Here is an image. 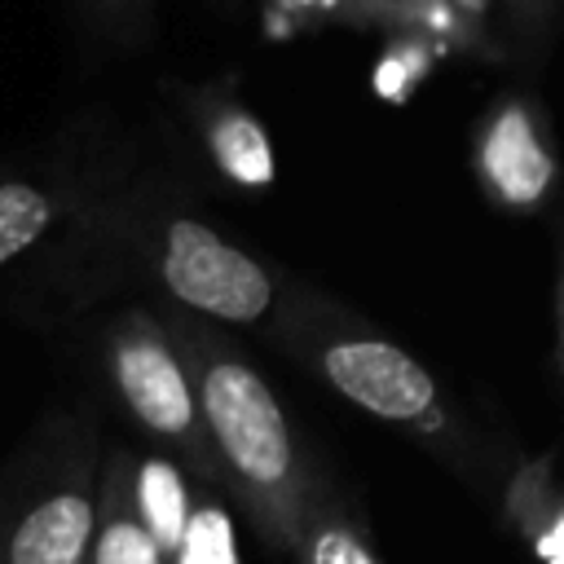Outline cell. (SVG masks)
Segmentation results:
<instances>
[{
    "mask_svg": "<svg viewBox=\"0 0 564 564\" xmlns=\"http://www.w3.org/2000/svg\"><path fill=\"white\" fill-rule=\"evenodd\" d=\"M18 282L40 313H79L137 291L154 313H185L220 330L269 326L291 286L278 264L203 216L181 167L145 150L123 181L26 256Z\"/></svg>",
    "mask_w": 564,
    "mask_h": 564,
    "instance_id": "6da1fadb",
    "label": "cell"
},
{
    "mask_svg": "<svg viewBox=\"0 0 564 564\" xmlns=\"http://www.w3.org/2000/svg\"><path fill=\"white\" fill-rule=\"evenodd\" d=\"M159 322L194 383L220 489L238 498L269 551H291L304 507L322 485L291 414L242 344L220 326L185 313H159Z\"/></svg>",
    "mask_w": 564,
    "mask_h": 564,
    "instance_id": "7a4b0ae2",
    "label": "cell"
},
{
    "mask_svg": "<svg viewBox=\"0 0 564 564\" xmlns=\"http://www.w3.org/2000/svg\"><path fill=\"white\" fill-rule=\"evenodd\" d=\"M264 330L295 366L322 379L335 397L388 427H401L449 467H467L471 441L463 419L449 410L436 375L379 326H370L361 313L291 278Z\"/></svg>",
    "mask_w": 564,
    "mask_h": 564,
    "instance_id": "3957f363",
    "label": "cell"
},
{
    "mask_svg": "<svg viewBox=\"0 0 564 564\" xmlns=\"http://www.w3.org/2000/svg\"><path fill=\"white\" fill-rule=\"evenodd\" d=\"M141 141L115 110L93 106L48 141L0 159V269L53 242L97 194L132 172Z\"/></svg>",
    "mask_w": 564,
    "mask_h": 564,
    "instance_id": "277c9868",
    "label": "cell"
},
{
    "mask_svg": "<svg viewBox=\"0 0 564 564\" xmlns=\"http://www.w3.org/2000/svg\"><path fill=\"white\" fill-rule=\"evenodd\" d=\"M101 445L88 419H53L0 502V564H88Z\"/></svg>",
    "mask_w": 564,
    "mask_h": 564,
    "instance_id": "5b68a950",
    "label": "cell"
},
{
    "mask_svg": "<svg viewBox=\"0 0 564 564\" xmlns=\"http://www.w3.org/2000/svg\"><path fill=\"white\" fill-rule=\"evenodd\" d=\"M97 357L106 388L119 401V410L132 419V427L145 432L159 445V454L181 463L198 489H220L207 432L198 419L194 383L159 313L145 304H119L115 313H106L97 335Z\"/></svg>",
    "mask_w": 564,
    "mask_h": 564,
    "instance_id": "8992f818",
    "label": "cell"
},
{
    "mask_svg": "<svg viewBox=\"0 0 564 564\" xmlns=\"http://www.w3.org/2000/svg\"><path fill=\"white\" fill-rule=\"evenodd\" d=\"M471 163L485 198L507 216H538L551 203L560 163L538 97L507 93L476 123Z\"/></svg>",
    "mask_w": 564,
    "mask_h": 564,
    "instance_id": "52a82bcc",
    "label": "cell"
},
{
    "mask_svg": "<svg viewBox=\"0 0 564 564\" xmlns=\"http://www.w3.org/2000/svg\"><path fill=\"white\" fill-rule=\"evenodd\" d=\"M172 106L181 110L189 137L198 141L212 176L238 194L269 189L278 181L273 141L260 123V115L247 106L234 75L203 79V84H167Z\"/></svg>",
    "mask_w": 564,
    "mask_h": 564,
    "instance_id": "ba28073f",
    "label": "cell"
},
{
    "mask_svg": "<svg viewBox=\"0 0 564 564\" xmlns=\"http://www.w3.org/2000/svg\"><path fill=\"white\" fill-rule=\"evenodd\" d=\"M498 516L533 564H564V494L555 449L516 458L498 489Z\"/></svg>",
    "mask_w": 564,
    "mask_h": 564,
    "instance_id": "9c48e42d",
    "label": "cell"
},
{
    "mask_svg": "<svg viewBox=\"0 0 564 564\" xmlns=\"http://www.w3.org/2000/svg\"><path fill=\"white\" fill-rule=\"evenodd\" d=\"M128 494H132V511H137L141 529L163 551V560H172L176 546H181V533H185V520H189L198 485L167 454L128 449Z\"/></svg>",
    "mask_w": 564,
    "mask_h": 564,
    "instance_id": "30bf717a",
    "label": "cell"
},
{
    "mask_svg": "<svg viewBox=\"0 0 564 564\" xmlns=\"http://www.w3.org/2000/svg\"><path fill=\"white\" fill-rule=\"evenodd\" d=\"M88 564H167L163 551L150 542L132 511L128 494V449L101 454V476H97V529H93V551Z\"/></svg>",
    "mask_w": 564,
    "mask_h": 564,
    "instance_id": "8fae6325",
    "label": "cell"
},
{
    "mask_svg": "<svg viewBox=\"0 0 564 564\" xmlns=\"http://www.w3.org/2000/svg\"><path fill=\"white\" fill-rule=\"evenodd\" d=\"M286 555L295 564H383L366 520L357 516V507H348L326 485L313 489Z\"/></svg>",
    "mask_w": 564,
    "mask_h": 564,
    "instance_id": "7c38bea8",
    "label": "cell"
},
{
    "mask_svg": "<svg viewBox=\"0 0 564 564\" xmlns=\"http://www.w3.org/2000/svg\"><path fill=\"white\" fill-rule=\"evenodd\" d=\"M167 564H242L238 551V529H234V511L225 502V489H198L181 546Z\"/></svg>",
    "mask_w": 564,
    "mask_h": 564,
    "instance_id": "4fadbf2b",
    "label": "cell"
},
{
    "mask_svg": "<svg viewBox=\"0 0 564 564\" xmlns=\"http://www.w3.org/2000/svg\"><path fill=\"white\" fill-rule=\"evenodd\" d=\"M75 22L106 48H145L154 40L159 0H66Z\"/></svg>",
    "mask_w": 564,
    "mask_h": 564,
    "instance_id": "5bb4252c",
    "label": "cell"
},
{
    "mask_svg": "<svg viewBox=\"0 0 564 564\" xmlns=\"http://www.w3.org/2000/svg\"><path fill=\"white\" fill-rule=\"evenodd\" d=\"M498 13H502L511 48L520 53V62L533 66L546 53V44H551L560 0H498Z\"/></svg>",
    "mask_w": 564,
    "mask_h": 564,
    "instance_id": "9a60e30c",
    "label": "cell"
},
{
    "mask_svg": "<svg viewBox=\"0 0 564 564\" xmlns=\"http://www.w3.org/2000/svg\"><path fill=\"white\" fill-rule=\"evenodd\" d=\"M203 4H212V9L225 13V18H238V13H242V0H203Z\"/></svg>",
    "mask_w": 564,
    "mask_h": 564,
    "instance_id": "2e32d148",
    "label": "cell"
}]
</instances>
